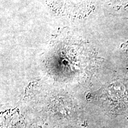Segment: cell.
<instances>
[{
    "mask_svg": "<svg viewBox=\"0 0 128 128\" xmlns=\"http://www.w3.org/2000/svg\"><path fill=\"white\" fill-rule=\"evenodd\" d=\"M108 92L110 95L113 97L120 96L124 92V88L120 84H114L112 86L108 89Z\"/></svg>",
    "mask_w": 128,
    "mask_h": 128,
    "instance_id": "1",
    "label": "cell"
}]
</instances>
